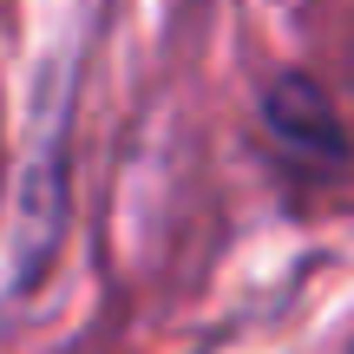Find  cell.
Instances as JSON below:
<instances>
[{
    "instance_id": "6da1fadb",
    "label": "cell",
    "mask_w": 354,
    "mask_h": 354,
    "mask_svg": "<svg viewBox=\"0 0 354 354\" xmlns=\"http://www.w3.org/2000/svg\"><path fill=\"white\" fill-rule=\"evenodd\" d=\"M276 125L289 131V138H302V145H315L322 158H335L342 151V138H335V125H328V99H322L308 79H289V86H276Z\"/></svg>"
}]
</instances>
